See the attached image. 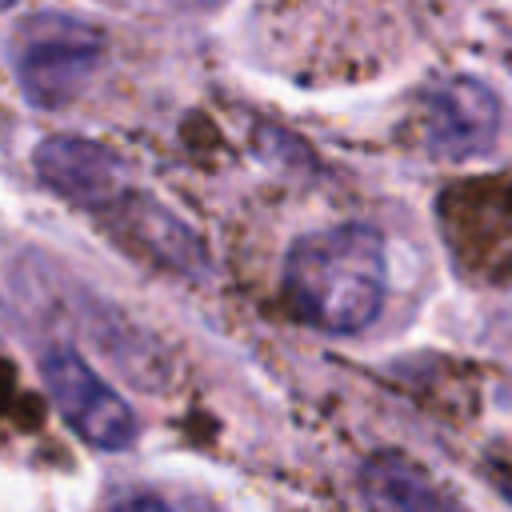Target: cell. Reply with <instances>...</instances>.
Returning a JSON list of instances; mask_svg holds the SVG:
<instances>
[{
    "instance_id": "6da1fadb",
    "label": "cell",
    "mask_w": 512,
    "mask_h": 512,
    "mask_svg": "<svg viewBox=\"0 0 512 512\" xmlns=\"http://www.w3.org/2000/svg\"><path fill=\"white\" fill-rule=\"evenodd\" d=\"M292 316L328 336L364 332L388 300V248L368 224H332L292 240L280 268Z\"/></svg>"
},
{
    "instance_id": "7a4b0ae2",
    "label": "cell",
    "mask_w": 512,
    "mask_h": 512,
    "mask_svg": "<svg viewBox=\"0 0 512 512\" xmlns=\"http://www.w3.org/2000/svg\"><path fill=\"white\" fill-rule=\"evenodd\" d=\"M104 60V32L68 12L32 16L12 44L16 84L36 108H64Z\"/></svg>"
},
{
    "instance_id": "3957f363",
    "label": "cell",
    "mask_w": 512,
    "mask_h": 512,
    "mask_svg": "<svg viewBox=\"0 0 512 512\" xmlns=\"http://www.w3.org/2000/svg\"><path fill=\"white\" fill-rule=\"evenodd\" d=\"M124 252L136 260H148L160 272L204 280L208 276V248L204 240L152 192L136 188L132 176H124L92 212H88Z\"/></svg>"
},
{
    "instance_id": "277c9868",
    "label": "cell",
    "mask_w": 512,
    "mask_h": 512,
    "mask_svg": "<svg viewBox=\"0 0 512 512\" xmlns=\"http://www.w3.org/2000/svg\"><path fill=\"white\" fill-rule=\"evenodd\" d=\"M40 376H44L52 408L88 448L124 452L136 444V436H140L136 412L128 408V400L116 388H108L88 368L84 356H76L72 348H52L40 360Z\"/></svg>"
},
{
    "instance_id": "5b68a950",
    "label": "cell",
    "mask_w": 512,
    "mask_h": 512,
    "mask_svg": "<svg viewBox=\"0 0 512 512\" xmlns=\"http://www.w3.org/2000/svg\"><path fill=\"white\" fill-rule=\"evenodd\" d=\"M424 148L440 160L484 156L500 136V100L488 84L472 76L436 80L420 100Z\"/></svg>"
},
{
    "instance_id": "8992f818",
    "label": "cell",
    "mask_w": 512,
    "mask_h": 512,
    "mask_svg": "<svg viewBox=\"0 0 512 512\" xmlns=\"http://www.w3.org/2000/svg\"><path fill=\"white\" fill-rule=\"evenodd\" d=\"M32 168L60 200H68L80 212H92L128 176L124 160L112 148H104L96 140H84V136H48V140H40L36 152H32Z\"/></svg>"
},
{
    "instance_id": "52a82bcc",
    "label": "cell",
    "mask_w": 512,
    "mask_h": 512,
    "mask_svg": "<svg viewBox=\"0 0 512 512\" xmlns=\"http://www.w3.org/2000/svg\"><path fill=\"white\" fill-rule=\"evenodd\" d=\"M360 496L368 512H468L400 452H372L360 464Z\"/></svg>"
},
{
    "instance_id": "ba28073f",
    "label": "cell",
    "mask_w": 512,
    "mask_h": 512,
    "mask_svg": "<svg viewBox=\"0 0 512 512\" xmlns=\"http://www.w3.org/2000/svg\"><path fill=\"white\" fill-rule=\"evenodd\" d=\"M96 512H216V504L188 488L132 484V488H116Z\"/></svg>"
},
{
    "instance_id": "9c48e42d",
    "label": "cell",
    "mask_w": 512,
    "mask_h": 512,
    "mask_svg": "<svg viewBox=\"0 0 512 512\" xmlns=\"http://www.w3.org/2000/svg\"><path fill=\"white\" fill-rule=\"evenodd\" d=\"M492 484H496V492L512 504V464H496V468H492Z\"/></svg>"
},
{
    "instance_id": "30bf717a",
    "label": "cell",
    "mask_w": 512,
    "mask_h": 512,
    "mask_svg": "<svg viewBox=\"0 0 512 512\" xmlns=\"http://www.w3.org/2000/svg\"><path fill=\"white\" fill-rule=\"evenodd\" d=\"M12 4H16V0H0V12H4V8H12Z\"/></svg>"
},
{
    "instance_id": "8fae6325",
    "label": "cell",
    "mask_w": 512,
    "mask_h": 512,
    "mask_svg": "<svg viewBox=\"0 0 512 512\" xmlns=\"http://www.w3.org/2000/svg\"><path fill=\"white\" fill-rule=\"evenodd\" d=\"M508 224H512V212H508Z\"/></svg>"
}]
</instances>
